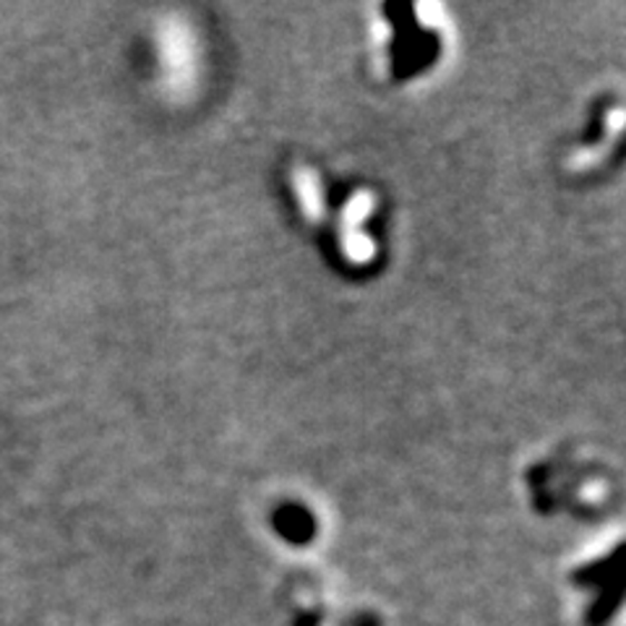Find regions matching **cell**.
I'll return each instance as SVG.
<instances>
[{"label":"cell","instance_id":"cell-1","mask_svg":"<svg viewBox=\"0 0 626 626\" xmlns=\"http://www.w3.org/2000/svg\"><path fill=\"white\" fill-rule=\"evenodd\" d=\"M622 579L614 585L603 587V595L595 600V606L587 614V626H606L610 622V616L618 610V603H622Z\"/></svg>","mask_w":626,"mask_h":626}]
</instances>
